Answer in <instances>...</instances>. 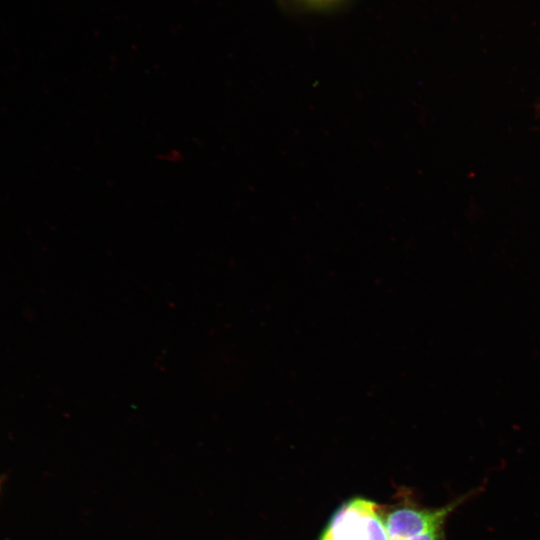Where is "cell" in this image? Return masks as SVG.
Listing matches in <instances>:
<instances>
[{
  "mask_svg": "<svg viewBox=\"0 0 540 540\" xmlns=\"http://www.w3.org/2000/svg\"><path fill=\"white\" fill-rule=\"evenodd\" d=\"M459 502L430 509L413 506L395 507L382 520L389 540H442V526Z\"/></svg>",
  "mask_w": 540,
  "mask_h": 540,
  "instance_id": "2",
  "label": "cell"
},
{
  "mask_svg": "<svg viewBox=\"0 0 540 540\" xmlns=\"http://www.w3.org/2000/svg\"><path fill=\"white\" fill-rule=\"evenodd\" d=\"M378 506L367 499L345 502L333 515L321 540H389Z\"/></svg>",
  "mask_w": 540,
  "mask_h": 540,
  "instance_id": "1",
  "label": "cell"
}]
</instances>
